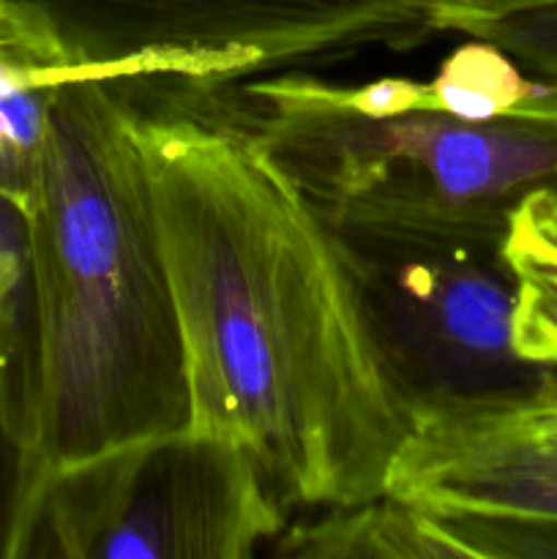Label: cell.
I'll return each instance as SVG.
<instances>
[{
  "mask_svg": "<svg viewBox=\"0 0 557 559\" xmlns=\"http://www.w3.org/2000/svg\"><path fill=\"white\" fill-rule=\"evenodd\" d=\"M457 33L495 44L524 74L557 87V5L522 11L500 20L470 22L457 27Z\"/></svg>",
  "mask_w": 557,
  "mask_h": 559,
  "instance_id": "cell-14",
  "label": "cell"
},
{
  "mask_svg": "<svg viewBox=\"0 0 557 559\" xmlns=\"http://www.w3.org/2000/svg\"><path fill=\"white\" fill-rule=\"evenodd\" d=\"M426 418H448L473 429L491 431V435L517 437V440L541 442L557 448V388L528 402L508 404V407L470 409V413H440Z\"/></svg>",
  "mask_w": 557,
  "mask_h": 559,
  "instance_id": "cell-15",
  "label": "cell"
},
{
  "mask_svg": "<svg viewBox=\"0 0 557 559\" xmlns=\"http://www.w3.org/2000/svg\"><path fill=\"white\" fill-rule=\"evenodd\" d=\"M183 342L189 431L251 453L293 508L386 495L413 407L339 229L240 118L134 102Z\"/></svg>",
  "mask_w": 557,
  "mask_h": 559,
  "instance_id": "cell-1",
  "label": "cell"
},
{
  "mask_svg": "<svg viewBox=\"0 0 557 559\" xmlns=\"http://www.w3.org/2000/svg\"><path fill=\"white\" fill-rule=\"evenodd\" d=\"M63 66L112 80H235L282 66L410 49L435 22L410 0H16Z\"/></svg>",
  "mask_w": 557,
  "mask_h": 559,
  "instance_id": "cell-4",
  "label": "cell"
},
{
  "mask_svg": "<svg viewBox=\"0 0 557 559\" xmlns=\"http://www.w3.org/2000/svg\"><path fill=\"white\" fill-rule=\"evenodd\" d=\"M386 495L418 508L453 557L557 559V448L418 418Z\"/></svg>",
  "mask_w": 557,
  "mask_h": 559,
  "instance_id": "cell-7",
  "label": "cell"
},
{
  "mask_svg": "<svg viewBox=\"0 0 557 559\" xmlns=\"http://www.w3.org/2000/svg\"><path fill=\"white\" fill-rule=\"evenodd\" d=\"M20 314L0 317V559L25 557V415H22Z\"/></svg>",
  "mask_w": 557,
  "mask_h": 559,
  "instance_id": "cell-11",
  "label": "cell"
},
{
  "mask_svg": "<svg viewBox=\"0 0 557 559\" xmlns=\"http://www.w3.org/2000/svg\"><path fill=\"white\" fill-rule=\"evenodd\" d=\"M55 87L27 85L0 96V191L22 207L36 175Z\"/></svg>",
  "mask_w": 557,
  "mask_h": 559,
  "instance_id": "cell-13",
  "label": "cell"
},
{
  "mask_svg": "<svg viewBox=\"0 0 557 559\" xmlns=\"http://www.w3.org/2000/svg\"><path fill=\"white\" fill-rule=\"evenodd\" d=\"M238 118L342 233L502 246L524 197L557 191V87L486 120L440 107L366 115L342 85L240 87Z\"/></svg>",
  "mask_w": 557,
  "mask_h": 559,
  "instance_id": "cell-3",
  "label": "cell"
},
{
  "mask_svg": "<svg viewBox=\"0 0 557 559\" xmlns=\"http://www.w3.org/2000/svg\"><path fill=\"white\" fill-rule=\"evenodd\" d=\"M339 235L413 420L555 391L557 371L513 347L517 284L500 246Z\"/></svg>",
  "mask_w": 557,
  "mask_h": 559,
  "instance_id": "cell-5",
  "label": "cell"
},
{
  "mask_svg": "<svg viewBox=\"0 0 557 559\" xmlns=\"http://www.w3.org/2000/svg\"><path fill=\"white\" fill-rule=\"evenodd\" d=\"M410 3L424 9L440 33H457V27L470 25V22L549 9V5H557V0H410Z\"/></svg>",
  "mask_w": 557,
  "mask_h": 559,
  "instance_id": "cell-17",
  "label": "cell"
},
{
  "mask_svg": "<svg viewBox=\"0 0 557 559\" xmlns=\"http://www.w3.org/2000/svg\"><path fill=\"white\" fill-rule=\"evenodd\" d=\"M27 216L25 207L0 191V300L25 311Z\"/></svg>",
  "mask_w": 557,
  "mask_h": 559,
  "instance_id": "cell-16",
  "label": "cell"
},
{
  "mask_svg": "<svg viewBox=\"0 0 557 559\" xmlns=\"http://www.w3.org/2000/svg\"><path fill=\"white\" fill-rule=\"evenodd\" d=\"M3 314H20L22 317V309H14V306H9L5 300H0V317Z\"/></svg>",
  "mask_w": 557,
  "mask_h": 559,
  "instance_id": "cell-18",
  "label": "cell"
},
{
  "mask_svg": "<svg viewBox=\"0 0 557 559\" xmlns=\"http://www.w3.org/2000/svg\"><path fill=\"white\" fill-rule=\"evenodd\" d=\"M273 555L344 559H435L453 557L418 508L382 495L347 508H325V516L284 527Z\"/></svg>",
  "mask_w": 557,
  "mask_h": 559,
  "instance_id": "cell-8",
  "label": "cell"
},
{
  "mask_svg": "<svg viewBox=\"0 0 557 559\" xmlns=\"http://www.w3.org/2000/svg\"><path fill=\"white\" fill-rule=\"evenodd\" d=\"M544 87V82L524 74L500 47L484 38H470L453 49L435 80L426 82L435 107L470 120L513 112Z\"/></svg>",
  "mask_w": 557,
  "mask_h": 559,
  "instance_id": "cell-10",
  "label": "cell"
},
{
  "mask_svg": "<svg viewBox=\"0 0 557 559\" xmlns=\"http://www.w3.org/2000/svg\"><path fill=\"white\" fill-rule=\"evenodd\" d=\"M287 513L249 451L186 429L49 486L27 557L240 559Z\"/></svg>",
  "mask_w": 557,
  "mask_h": 559,
  "instance_id": "cell-6",
  "label": "cell"
},
{
  "mask_svg": "<svg viewBox=\"0 0 557 559\" xmlns=\"http://www.w3.org/2000/svg\"><path fill=\"white\" fill-rule=\"evenodd\" d=\"M112 80L91 66H63L38 22L16 0H0V96L27 85Z\"/></svg>",
  "mask_w": 557,
  "mask_h": 559,
  "instance_id": "cell-12",
  "label": "cell"
},
{
  "mask_svg": "<svg viewBox=\"0 0 557 559\" xmlns=\"http://www.w3.org/2000/svg\"><path fill=\"white\" fill-rule=\"evenodd\" d=\"M120 82L55 87L25 202V557L49 486L189 429L183 342Z\"/></svg>",
  "mask_w": 557,
  "mask_h": 559,
  "instance_id": "cell-2",
  "label": "cell"
},
{
  "mask_svg": "<svg viewBox=\"0 0 557 559\" xmlns=\"http://www.w3.org/2000/svg\"><path fill=\"white\" fill-rule=\"evenodd\" d=\"M500 254L517 284L513 347L530 364L557 371V191L519 202Z\"/></svg>",
  "mask_w": 557,
  "mask_h": 559,
  "instance_id": "cell-9",
  "label": "cell"
}]
</instances>
